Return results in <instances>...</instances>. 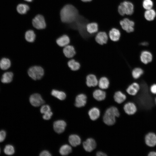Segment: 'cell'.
Wrapping results in <instances>:
<instances>
[{
	"instance_id": "cell-1",
	"label": "cell",
	"mask_w": 156,
	"mask_h": 156,
	"mask_svg": "<svg viewBox=\"0 0 156 156\" xmlns=\"http://www.w3.org/2000/svg\"><path fill=\"white\" fill-rule=\"evenodd\" d=\"M60 15L61 22L65 24H70L74 22L79 15L77 9L73 5L68 4L61 9Z\"/></svg>"
},
{
	"instance_id": "cell-2",
	"label": "cell",
	"mask_w": 156,
	"mask_h": 156,
	"mask_svg": "<svg viewBox=\"0 0 156 156\" xmlns=\"http://www.w3.org/2000/svg\"><path fill=\"white\" fill-rule=\"evenodd\" d=\"M120 114L118 109L112 106L108 108L106 111L103 117L104 122L108 125H114L116 122V117H118Z\"/></svg>"
},
{
	"instance_id": "cell-3",
	"label": "cell",
	"mask_w": 156,
	"mask_h": 156,
	"mask_svg": "<svg viewBox=\"0 0 156 156\" xmlns=\"http://www.w3.org/2000/svg\"><path fill=\"white\" fill-rule=\"evenodd\" d=\"M27 73L29 76L32 80L37 81L41 79L43 77L45 71L41 66L34 65L30 66L28 69Z\"/></svg>"
},
{
	"instance_id": "cell-4",
	"label": "cell",
	"mask_w": 156,
	"mask_h": 156,
	"mask_svg": "<svg viewBox=\"0 0 156 156\" xmlns=\"http://www.w3.org/2000/svg\"><path fill=\"white\" fill-rule=\"evenodd\" d=\"M134 11V6L133 3L129 1L125 0L121 2L118 7V12L122 16L125 15L131 16Z\"/></svg>"
},
{
	"instance_id": "cell-5",
	"label": "cell",
	"mask_w": 156,
	"mask_h": 156,
	"mask_svg": "<svg viewBox=\"0 0 156 156\" xmlns=\"http://www.w3.org/2000/svg\"><path fill=\"white\" fill-rule=\"evenodd\" d=\"M32 24L33 27L37 30H42L47 27V23L44 16L42 14L36 15L32 20Z\"/></svg>"
},
{
	"instance_id": "cell-6",
	"label": "cell",
	"mask_w": 156,
	"mask_h": 156,
	"mask_svg": "<svg viewBox=\"0 0 156 156\" xmlns=\"http://www.w3.org/2000/svg\"><path fill=\"white\" fill-rule=\"evenodd\" d=\"M122 29L127 33L133 32L135 30L134 22L129 18L125 17L120 21Z\"/></svg>"
},
{
	"instance_id": "cell-7",
	"label": "cell",
	"mask_w": 156,
	"mask_h": 156,
	"mask_svg": "<svg viewBox=\"0 0 156 156\" xmlns=\"http://www.w3.org/2000/svg\"><path fill=\"white\" fill-rule=\"evenodd\" d=\"M144 142L146 145L150 147H154L156 146V134L150 132L145 136Z\"/></svg>"
},
{
	"instance_id": "cell-8",
	"label": "cell",
	"mask_w": 156,
	"mask_h": 156,
	"mask_svg": "<svg viewBox=\"0 0 156 156\" xmlns=\"http://www.w3.org/2000/svg\"><path fill=\"white\" fill-rule=\"evenodd\" d=\"M29 100L31 104L35 107L42 105L45 102L40 94L38 93L31 94L29 97Z\"/></svg>"
},
{
	"instance_id": "cell-9",
	"label": "cell",
	"mask_w": 156,
	"mask_h": 156,
	"mask_svg": "<svg viewBox=\"0 0 156 156\" xmlns=\"http://www.w3.org/2000/svg\"><path fill=\"white\" fill-rule=\"evenodd\" d=\"M108 34L105 31H99L96 34L95 40L96 42L101 45L106 44L109 40Z\"/></svg>"
},
{
	"instance_id": "cell-10",
	"label": "cell",
	"mask_w": 156,
	"mask_h": 156,
	"mask_svg": "<svg viewBox=\"0 0 156 156\" xmlns=\"http://www.w3.org/2000/svg\"><path fill=\"white\" fill-rule=\"evenodd\" d=\"M62 52L64 56L68 59L73 58L76 53L74 47L71 44H68L64 47Z\"/></svg>"
},
{
	"instance_id": "cell-11",
	"label": "cell",
	"mask_w": 156,
	"mask_h": 156,
	"mask_svg": "<svg viewBox=\"0 0 156 156\" xmlns=\"http://www.w3.org/2000/svg\"><path fill=\"white\" fill-rule=\"evenodd\" d=\"M98 80L95 75L93 74H89L86 77V85L89 88L96 87L98 85Z\"/></svg>"
},
{
	"instance_id": "cell-12",
	"label": "cell",
	"mask_w": 156,
	"mask_h": 156,
	"mask_svg": "<svg viewBox=\"0 0 156 156\" xmlns=\"http://www.w3.org/2000/svg\"><path fill=\"white\" fill-rule=\"evenodd\" d=\"M123 109L125 113L129 115L135 114L138 110L137 107L135 103L131 102H128L125 104Z\"/></svg>"
},
{
	"instance_id": "cell-13",
	"label": "cell",
	"mask_w": 156,
	"mask_h": 156,
	"mask_svg": "<svg viewBox=\"0 0 156 156\" xmlns=\"http://www.w3.org/2000/svg\"><path fill=\"white\" fill-rule=\"evenodd\" d=\"M55 42L59 47H64L70 43V40L68 36L64 34L58 37Z\"/></svg>"
},
{
	"instance_id": "cell-14",
	"label": "cell",
	"mask_w": 156,
	"mask_h": 156,
	"mask_svg": "<svg viewBox=\"0 0 156 156\" xmlns=\"http://www.w3.org/2000/svg\"><path fill=\"white\" fill-rule=\"evenodd\" d=\"M96 143L95 140L92 138H88L83 143V147L87 152H91L96 148Z\"/></svg>"
},
{
	"instance_id": "cell-15",
	"label": "cell",
	"mask_w": 156,
	"mask_h": 156,
	"mask_svg": "<svg viewBox=\"0 0 156 156\" xmlns=\"http://www.w3.org/2000/svg\"><path fill=\"white\" fill-rule=\"evenodd\" d=\"M140 89V87L139 84L137 82H134L129 85L126 90L129 95L135 96L138 94Z\"/></svg>"
},
{
	"instance_id": "cell-16",
	"label": "cell",
	"mask_w": 156,
	"mask_h": 156,
	"mask_svg": "<svg viewBox=\"0 0 156 156\" xmlns=\"http://www.w3.org/2000/svg\"><path fill=\"white\" fill-rule=\"evenodd\" d=\"M66 125V124L64 121L59 120L54 122L53 128L56 132L58 133H61L64 131Z\"/></svg>"
},
{
	"instance_id": "cell-17",
	"label": "cell",
	"mask_w": 156,
	"mask_h": 156,
	"mask_svg": "<svg viewBox=\"0 0 156 156\" xmlns=\"http://www.w3.org/2000/svg\"><path fill=\"white\" fill-rule=\"evenodd\" d=\"M87 97L83 93H81L77 95L75 99V105L77 107L84 106L87 102Z\"/></svg>"
},
{
	"instance_id": "cell-18",
	"label": "cell",
	"mask_w": 156,
	"mask_h": 156,
	"mask_svg": "<svg viewBox=\"0 0 156 156\" xmlns=\"http://www.w3.org/2000/svg\"><path fill=\"white\" fill-rule=\"evenodd\" d=\"M140 58V61L143 63L146 64L152 61L153 57L150 52L145 50L141 53Z\"/></svg>"
},
{
	"instance_id": "cell-19",
	"label": "cell",
	"mask_w": 156,
	"mask_h": 156,
	"mask_svg": "<svg viewBox=\"0 0 156 156\" xmlns=\"http://www.w3.org/2000/svg\"><path fill=\"white\" fill-rule=\"evenodd\" d=\"M121 32L118 29L113 28L109 31L108 35L109 39L112 41H118L121 36Z\"/></svg>"
},
{
	"instance_id": "cell-20",
	"label": "cell",
	"mask_w": 156,
	"mask_h": 156,
	"mask_svg": "<svg viewBox=\"0 0 156 156\" xmlns=\"http://www.w3.org/2000/svg\"><path fill=\"white\" fill-rule=\"evenodd\" d=\"M92 95L96 100L101 101L104 100L106 96V92L101 89H95L93 92Z\"/></svg>"
},
{
	"instance_id": "cell-21",
	"label": "cell",
	"mask_w": 156,
	"mask_h": 156,
	"mask_svg": "<svg viewBox=\"0 0 156 156\" xmlns=\"http://www.w3.org/2000/svg\"><path fill=\"white\" fill-rule=\"evenodd\" d=\"M110 85L109 79L106 76H102L98 80V86L101 89L104 90L108 88Z\"/></svg>"
},
{
	"instance_id": "cell-22",
	"label": "cell",
	"mask_w": 156,
	"mask_h": 156,
	"mask_svg": "<svg viewBox=\"0 0 156 156\" xmlns=\"http://www.w3.org/2000/svg\"><path fill=\"white\" fill-rule=\"evenodd\" d=\"M87 32L90 34H96L99 31V26L97 23L92 22L88 23L86 26Z\"/></svg>"
},
{
	"instance_id": "cell-23",
	"label": "cell",
	"mask_w": 156,
	"mask_h": 156,
	"mask_svg": "<svg viewBox=\"0 0 156 156\" xmlns=\"http://www.w3.org/2000/svg\"><path fill=\"white\" fill-rule=\"evenodd\" d=\"M24 38L25 40L29 43L34 42L36 38V34L34 31L31 29L27 30L25 32Z\"/></svg>"
},
{
	"instance_id": "cell-24",
	"label": "cell",
	"mask_w": 156,
	"mask_h": 156,
	"mask_svg": "<svg viewBox=\"0 0 156 156\" xmlns=\"http://www.w3.org/2000/svg\"><path fill=\"white\" fill-rule=\"evenodd\" d=\"M67 64L69 68L73 71L79 70L81 66L80 63L74 58L69 60L67 62Z\"/></svg>"
},
{
	"instance_id": "cell-25",
	"label": "cell",
	"mask_w": 156,
	"mask_h": 156,
	"mask_svg": "<svg viewBox=\"0 0 156 156\" xmlns=\"http://www.w3.org/2000/svg\"><path fill=\"white\" fill-rule=\"evenodd\" d=\"M114 101L117 103H121L124 102L126 99V95L120 91L116 92L114 95Z\"/></svg>"
},
{
	"instance_id": "cell-26",
	"label": "cell",
	"mask_w": 156,
	"mask_h": 156,
	"mask_svg": "<svg viewBox=\"0 0 156 156\" xmlns=\"http://www.w3.org/2000/svg\"><path fill=\"white\" fill-rule=\"evenodd\" d=\"M29 5L27 4L20 3L18 4L16 7L17 12L21 15L26 14L30 10Z\"/></svg>"
},
{
	"instance_id": "cell-27",
	"label": "cell",
	"mask_w": 156,
	"mask_h": 156,
	"mask_svg": "<svg viewBox=\"0 0 156 156\" xmlns=\"http://www.w3.org/2000/svg\"><path fill=\"white\" fill-rule=\"evenodd\" d=\"M156 16V12L153 9L146 10L144 13V16L145 19L148 21L154 20Z\"/></svg>"
},
{
	"instance_id": "cell-28",
	"label": "cell",
	"mask_w": 156,
	"mask_h": 156,
	"mask_svg": "<svg viewBox=\"0 0 156 156\" xmlns=\"http://www.w3.org/2000/svg\"><path fill=\"white\" fill-rule=\"evenodd\" d=\"M68 141L70 145L74 147L79 145L81 143V139L80 137L75 134L70 135L69 137Z\"/></svg>"
},
{
	"instance_id": "cell-29",
	"label": "cell",
	"mask_w": 156,
	"mask_h": 156,
	"mask_svg": "<svg viewBox=\"0 0 156 156\" xmlns=\"http://www.w3.org/2000/svg\"><path fill=\"white\" fill-rule=\"evenodd\" d=\"M88 113L90 119L92 120H95L99 117L100 111L98 108L94 107L90 109Z\"/></svg>"
},
{
	"instance_id": "cell-30",
	"label": "cell",
	"mask_w": 156,
	"mask_h": 156,
	"mask_svg": "<svg viewBox=\"0 0 156 156\" xmlns=\"http://www.w3.org/2000/svg\"><path fill=\"white\" fill-rule=\"evenodd\" d=\"M51 94L52 96L60 100H63L66 97V94L64 92L57 90H52Z\"/></svg>"
},
{
	"instance_id": "cell-31",
	"label": "cell",
	"mask_w": 156,
	"mask_h": 156,
	"mask_svg": "<svg viewBox=\"0 0 156 156\" xmlns=\"http://www.w3.org/2000/svg\"><path fill=\"white\" fill-rule=\"evenodd\" d=\"M13 77V74L12 72H7L3 75L1 81L3 83H9L12 81Z\"/></svg>"
},
{
	"instance_id": "cell-32",
	"label": "cell",
	"mask_w": 156,
	"mask_h": 156,
	"mask_svg": "<svg viewBox=\"0 0 156 156\" xmlns=\"http://www.w3.org/2000/svg\"><path fill=\"white\" fill-rule=\"evenodd\" d=\"M72 151L71 147L68 145L66 144L62 146L59 150V152L62 155H66L70 154Z\"/></svg>"
},
{
	"instance_id": "cell-33",
	"label": "cell",
	"mask_w": 156,
	"mask_h": 156,
	"mask_svg": "<svg viewBox=\"0 0 156 156\" xmlns=\"http://www.w3.org/2000/svg\"><path fill=\"white\" fill-rule=\"evenodd\" d=\"M11 65V62L9 59L3 58L0 61V68L3 70H6L8 69Z\"/></svg>"
},
{
	"instance_id": "cell-34",
	"label": "cell",
	"mask_w": 156,
	"mask_h": 156,
	"mask_svg": "<svg viewBox=\"0 0 156 156\" xmlns=\"http://www.w3.org/2000/svg\"><path fill=\"white\" fill-rule=\"evenodd\" d=\"M144 73L143 69L139 67L134 68L131 72V75L135 79L139 78Z\"/></svg>"
},
{
	"instance_id": "cell-35",
	"label": "cell",
	"mask_w": 156,
	"mask_h": 156,
	"mask_svg": "<svg viewBox=\"0 0 156 156\" xmlns=\"http://www.w3.org/2000/svg\"><path fill=\"white\" fill-rule=\"evenodd\" d=\"M143 8L146 10L152 8L153 3L152 0H143L142 2Z\"/></svg>"
},
{
	"instance_id": "cell-36",
	"label": "cell",
	"mask_w": 156,
	"mask_h": 156,
	"mask_svg": "<svg viewBox=\"0 0 156 156\" xmlns=\"http://www.w3.org/2000/svg\"><path fill=\"white\" fill-rule=\"evenodd\" d=\"M4 151L5 153L8 155H12L15 152L14 147L11 145H6L4 148Z\"/></svg>"
},
{
	"instance_id": "cell-37",
	"label": "cell",
	"mask_w": 156,
	"mask_h": 156,
	"mask_svg": "<svg viewBox=\"0 0 156 156\" xmlns=\"http://www.w3.org/2000/svg\"><path fill=\"white\" fill-rule=\"evenodd\" d=\"M51 111L50 106L47 105H42L40 109V112L43 114H45Z\"/></svg>"
},
{
	"instance_id": "cell-38",
	"label": "cell",
	"mask_w": 156,
	"mask_h": 156,
	"mask_svg": "<svg viewBox=\"0 0 156 156\" xmlns=\"http://www.w3.org/2000/svg\"><path fill=\"white\" fill-rule=\"evenodd\" d=\"M53 115L52 112L51 111L49 112L44 114L43 116V118L45 120L50 119Z\"/></svg>"
},
{
	"instance_id": "cell-39",
	"label": "cell",
	"mask_w": 156,
	"mask_h": 156,
	"mask_svg": "<svg viewBox=\"0 0 156 156\" xmlns=\"http://www.w3.org/2000/svg\"><path fill=\"white\" fill-rule=\"evenodd\" d=\"M6 133L5 131L1 130L0 131V142H3L5 139Z\"/></svg>"
},
{
	"instance_id": "cell-40",
	"label": "cell",
	"mask_w": 156,
	"mask_h": 156,
	"mask_svg": "<svg viewBox=\"0 0 156 156\" xmlns=\"http://www.w3.org/2000/svg\"><path fill=\"white\" fill-rule=\"evenodd\" d=\"M150 91L153 94L156 95V84H153L150 87Z\"/></svg>"
},
{
	"instance_id": "cell-41",
	"label": "cell",
	"mask_w": 156,
	"mask_h": 156,
	"mask_svg": "<svg viewBox=\"0 0 156 156\" xmlns=\"http://www.w3.org/2000/svg\"><path fill=\"white\" fill-rule=\"evenodd\" d=\"M40 156H51V153L47 151L44 150L40 153Z\"/></svg>"
},
{
	"instance_id": "cell-42",
	"label": "cell",
	"mask_w": 156,
	"mask_h": 156,
	"mask_svg": "<svg viewBox=\"0 0 156 156\" xmlns=\"http://www.w3.org/2000/svg\"><path fill=\"white\" fill-rule=\"evenodd\" d=\"M148 156H156V151L154 150L151 151L149 152Z\"/></svg>"
},
{
	"instance_id": "cell-43",
	"label": "cell",
	"mask_w": 156,
	"mask_h": 156,
	"mask_svg": "<svg viewBox=\"0 0 156 156\" xmlns=\"http://www.w3.org/2000/svg\"><path fill=\"white\" fill-rule=\"evenodd\" d=\"M96 155L97 156H106L107 155L105 153L101 151L98 152L96 153Z\"/></svg>"
},
{
	"instance_id": "cell-44",
	"label": "cell",
	"mask_w": 156,
	"mask_h": 156,
	"mask_svg": "<svg viewBox=\"0 0 156 156\" xmlns=\"http://www.w3.org/2000/svg\"><path fill=\"white\" fill-rule=\"evenodd\" d=\"M141 45L143 46H146L148 45V43L146 42H144L141 43Z\"/></svg>"
},
{
	"instance_id": "cell-45",
	"label": "cell",
	"mask_w": 156,
	"mask_h": 156,
	"mask_svg": "<svg viewBox=\"0 0 156 156\" xmlns=\"http://www.w3.org/2000/svg\"><path fill=\"white\" fill-rule=\"evenodd\" d=\"M82 1L84 2H90L92 0H81Z\"/></svg>"
},
{
	"instance_id": "cell-46",
	"label": "cell",
	"mask_w": 156,
	"mask_h": 156,
	"mask_svg": "<svg viewBox=\"0 0 156 156\" xmlns=\"http://www.w3.org/2000/svg\"><path fill=\"white\" fill-rule=\"evenodd\" d=\"M24 1L28 2V3H30L32 2L33 0H24Z\"/></svg>"
},
{
	"instance_id": "cell-47",
	"label": "cell",
	"mask_w": 156,
	"mask_h": 156,
	"mask_svg": "<svg viewBox=\"0 0 156 156\" xmlns=\"http://www.w3.org/2000/svg\"><path fill=\"white\" fill-rule=\"evenodd\" d=\"M154 102L156 106V97L154 99Z\"/></svg>"
},
{
	"instance_id": "cell-48",
	"label": "cell",
	"mask_w": 156,
	"mask_h": 156,
	"mask_svg": "<svg viewBox=\"0 0 156 156\" xmlns=\"http://www.w3.org/2000/svg\"></svg>"
}]
</instances>
